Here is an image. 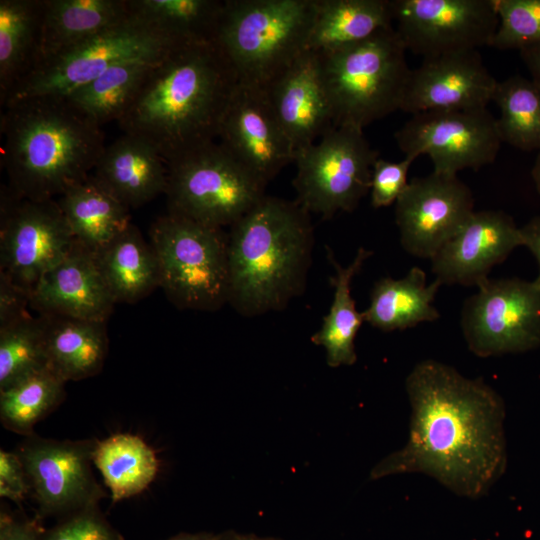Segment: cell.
<instances>
[{"label": "cell", "instance_id": "1", "mask_svg": "<svg viewBox=\"0 0 540 540\" xmlns=\"http://www.w3.org/2000/svg\"><path fill=\"white\" fill-rule=\"evenodd\" d=\"M411 406L406 444L370 472L377 480L421 473L468 499L486 496L505 473L506 409L482 378L434 359L417 363L405 382Z\"/></svg>", "mask_w": 540, "mask_h": 540}, {"label": "cell", "instance_id": "2", "mask_svg": "<svg viewBox=\"0 0 540 540\" xmlns=\"http://www.w3.org/2000/svg\"><path fill=\"white\" fill-rule=\"evenodd\" d=\"M237 83L215 42H184L151 68L117 123L167 163L215 141Z\"/></svg>", "mask_w": 540, "mask_h": 540}, {"label": "cell", "instance_id": "3", "mask_svg": "<svg viewBox=\"0 0 540 540\" xmlns=\"http://www.w3.org/2000/svg\"><path fill=\"white\" fill-rule=\"evenodd\" d=\"M0 128L7 186L31 200L56 199L87 179L105 148L101 126L66 97H34L7 105Z\"/></svg>", "mask_w": 540, "mask_h": 540}, {"label": "cell", "instance_id": "4", "mask_svg": "<svg viewBox=\"0 0 540 540\" xmlns=\"http://www.w3.org/2000/svg\"><path fill=\"white\" fill-rule=\"evenodd\" d=\"M310 213L265 195L230 227L228 303L241 315L284 308L301 294L311 261Z\"/></svg>", "mask_w": 540, "mask_h": 540}, {"label": "cell", "instance_id": "5", "mask_svg": "<svg viewBox=\"0 0 540 540\" xmlns=\"http://www.w3.org/2000/svg\"><path fill=\"white\" fill-rule=\"evenodd\" d=\"M316 0H224L215 44L238 82L267 87L306 50Z\"/></svg>", "mask_w": 540, "mask_h": 540}, {"label": "cell", "instance_id": "6", "mask_svg": "<svg viewBox=\"0 0 540 540\" xmlns=\"http://www.w3.org/2000/svg\"><path fill=\"white\" fill-rule=\"evenodd\" d=\"M393 26L331 51L317 53L335 127L363 130L400 110L411 69Z\"/></svg>", "mask_w": 540, "mask_h": 540}, {"label": "cell", "instance_id": "7", "mask_svg": "<svg viewBox=\"0 0 540 540\" xmlns=\"http://www.w3.org/2000/svg\"><path fill=\"white\" fill-rule=\"evenodd\" d=\"M149 235L160 287L174 305L214 311L228 303V235L223 228L167 212L152 223Z\"/></svg>", "mask_w": 540, "mask_h": 540}, {"label": "cell", "instance_id": "8", "mask_svg": "<svg viewBox=\"0 0 540 540\" xmlns=\"http://www.w3.org/2000/svg\"><path fill=\"white\" fill-rule=\"evenodd\" d=\"M181 43L130 11L122 21L40 63L1 109L34 97H65L115 65L160 59Z\"/></svg>", "mask_w": 540, "mask_h": 540}, {"label": "cell", "instance_id": "9", "mask_svg": "<svg viewBox=\"0 0 540 540\" xmlns=\"http://www.w3.org/2000/svg\"><path fill=\"white\" fill-rule=\"evenodd\" d=\"M167 168L168 212L206 225L231 227L265 196L266 185L215 141Z\"/></svg>", "mask_w": 540, "mask_h": 540}, {"label": "cell", "instance_id": "10", "mask_svg": "<svg viewBox=\"0 0 540 540\" xmlns=\"http://www.w3.org/2000/svg\"><path fill=\"white\" fill-rule=\"evenodd\" d=\"M378 157L363 130L333 127L317 143L295 152V201L323 219L340 211H354L370 191L372 168Z\"/></svg>", "mask_w": 540, "mask_h": 540}, {"label": "cell", "instance_id": "11", "mask_svg": "<svg viewBox=\"0 0 540 540\" xmlns=\"http://www.w3.org/2000/svg\"><path fill=\"white\" fill-rule=\"evenodd\" d=\"M461 310L470 352L482 358L524 353L540 347V281L487 279Z\"/></svg>", "mask_w": 540, "mask_h": 540}, {"label": "cell", "instance_id": "12", "mask_svg": "<svg viewBox=\"0 0 540 540\" xmlns=\"http://www.w3.org/2000/svg\"><path fill=\"white\" fill-rule=\"evenodd\" d=\"M0 200V273L30 293L76 240L56 199H27L5 186Z\"/></svg>", "mask_w": 540, "mask_h": 540}, {"label": "cell", "instance_id": "13", "mask_svg": "<svg viewBox=\"0 0 540 540\" xmlns=\"http://www.w3.org/2000/svg\"><path fill=\"white\" fill-rule=\"evenodd\" d=\"M395 140L405 156L427 155L434 172L451 175L491 164L502 143L496 118L487 107L412 114Z\"/></svg>", "mask_w": 540, "mask_h": 540}, {"label": "cell", "instance_id": "14", "mask_svg": "<svg viewBox=\"0 0 540 540\" xmlns=\"http://www.w3.org/2000/svg\"><path fill=\"white\" fill-rule=\"evenodd\" d=\"M96 439L56 440L35 433L16 449L25 468L38 517H67L98 506L106 492L91 465Z\"/></svg>", "mask_w": 540, "mask_h": 540}, {"label": "cell", "instance_id": "15", "mask_svg": "<svg viewBox=\"0 0 540 540\" xmlns=\"http://www.w3.org/2000/svg\"><path fill=\"white\" fill-rule=\"evenodd\" d=\"M393 27L423 59L491 46L499 27L495 0H391Z\"/></svg>", "mask_w": 540, "mask_h": 540}, {"label": "cell", "instance_id": "16", "mask_svg": "<svg viewBox=\"0 0 540 540\" xmlns=\"http://www.w3.org/2000/svg\"><path fill=\"white\" fill-rule=\"evenodd\" d=\"M473 212V193L457 175L412 178L395 203L400 243L408 254L431 259Z\"/></svg>", "mask_w": 540, "mask_h": 540}, {"label": "cell", "instance_id": "17", "mask_svg": "<svg viewBox=\"0 0 540 540\" xmlns=\"http://www.w3.org/2000/svg\"><path fill=\"white\" fill-rule=\"evenodd\" d=\"M218 139L241 164L267 185L294 162L295 150L264 88L238 82L221 119Z\"/></svg>", "mask_w": 540, "mask_h": 540}, {"label": "cell", "instance_id": "18", "mask_svg": "<svg viewBox=\"0 0 540 540\" xmlns=\"http://www.w3.org/2000/svg\"><path fill=\"white\" fill-rule=\"evenodd\" d=\"M497 83L478 50L425 58L410 71L400 110L415 114L486 108Z\"/></svg>", "mask_w": 540, "mask_h": 540}, {"label": "cell", "instance_id": "19", "mask_svg": "<svg viewBox=\"0 0 540 540\" xmlns=\"http://www.w3.org/2000/svg\"><path fill=\"white\" fill-rule=\"evenodd\" d=\"M523 246L520 228L501 210L474 211L459 232L430 259L441 285L476 286L492 268Z\"/></svg>", "mask_w": 540, "mask_h": 540}, {"label": "cell", "instance_id": "20", "mask_svg": "<svg viewBox=\"0 0 540 540\" xmlns=\"http://www.w3.org/2000/svg\"><path fill=\"white\" fill-rule=\"evenodd\" d=\"M264 89L295 152L335 127L317 53L305 50Z\"/></svg>", "mask_w": 540, "mask_h": 540}, {"label": "cell", "instance_id": "21", "mask_svg": "<svg viewBox=\"0 0 540 540\" xmlns=\"http://www.w3.org/2000/svg\"><path fill=\"white\" fill-rule=\"evenodd\" d=\"M115 303L94 254L77 242L30 291V307L42 315L106 322Z\"/></svg>", "mask_w": 540, "mask_h": 540}, {"label": "cell", "instance_id": "22", "mask_svg": "<svg viewBox=\"0 0 540 540\" xmlns=\"http://www.w3.org/2000/svg\"><path fill=\"white\" fill-rule=\"evenodd\" d=\"M91 175L129 209L165 194L168 182L167 163L158 150L126 133L105 146Z\"/></svg>", "mask_w": 540, "mask_h": 540}, {"label": "cell", "instance_id": "23", "mask_svg": "<svg viewBox=\"0 0 540 540\" xmlns=\"http://www.w3.org/2000/svg\"><path fill=\"white\" fill-rule=\"evenodd\" d=\"M129 14L128 0H44L37 66Z\"/></svg>", "mask_w": 540, "mask_h": 540}, {"label": "cell", "instance_id": "24", "mask_svg": "<svg viewBox=\"0 0 540 540\" xmlns=\"http://www.w3.org/2000/svg\"><path fill=\"white\" fill-rule=\"evenodd\" d=\"M440 286L435 279L428 284L425 271L418 266L400 279L383 277L372 288L369 306L362 312L364 322L384 332L433 322L440 318L433 305Z\"/></svg>", "mask_w": 540, "mask_h": 540}, {"label": "cell", "instance_id": "25", "mask_svg": "<svg viewBox=\"0 0 540 540\" xmlns=\"http://www.w3.org/2000/svg\"><path fill=\"white\" fill-rule=\"evenodd\" d=\"M56 201L76 242L93 254L131 224L130 209L92 175L70 186Z\"/></svg>", "mask_w": 540, "mask_h": 540}, {"label": "cell", "instance_id": "26", "mask_svg": "<svg viewBox=\"0 0 540 540\" xmlns=\"http://www.w3.org/2000/svg\"><path fill=\"white\" fill-rule=\"evenodd\" d=\"M47 317L48 367L65 382L98 374L108 353L105 321Z\"/></svg>", "mask_w": 540, "mask_h": 540}, {"label": "cell", "instance_id": "27", "mask_svg": "<svg viewBox=\"0 0 540 540\" xmlns=\"http://www.w3.org/2000/svg\"><path fill=\"white\" fill-rule=\"evenodd\" d=\"M94 256L116 303H135L160 287L155 251L132 224Z\"/></svg>", "mask_w": 540, "mask_h": 540}, {"label": "cell", "instance_id": "28", "mask_svg": "<svg viewBox=\"0 0 540 540\" xmlns=\"http://www.w3.org/2000/svg\"><path fill=\"white\" fill-rule=\"evenodd\" d=\"M44 0L0 1V104L39 61Z\"/></svg>", "mask_w": 540, "mask_h": 540}, {"label": "cell", "instance_id": "29", "mask_svg": "<svg viewBox=\"0 0 540 540\" xmlns=\"http://www.w3.org/2000/svg\"><path fill=\"white\" fill-rule=\"evenodd\" d=\"M393 26L391 0H316L306 50L322 53Z\"/></svg>", "mask_w": 540, "mask_h": 540}, {"label": "cell", "instance_id": "30", "mask_svg": "<svg viewBox=\"0 0 540 540\" xmlns=\"http://www.w3.org/2000/svg\"><path fill=\"white\" fill-rule=\"evenodd\" d=\"M372 254V251L360 247L353 261L344 267L328 250V258L335 268V275L330 277L334 295L329 312L311 341L325 349L326 361L330 367L350 366L357 360L355 338L364 318L362 312L356 309L351 295V283Z\"/></svg>", "mask_w": 540, "mask_h": 540}, {"label": "cell", "instance_id": "31", "mask_svg": "<svg viewBox=\"0 0 540 540\" xmlns=\"http://www.w3.org/2000/svg\"><path fill=\"white\" fill-rule=\"evenodd\" d=\"M93 464L110 490L113 503L142 493L156 478L160 461L140 436L117 433L97 440Z\"/></svg>", "mask_w": 540, "mask_h": 540}, {"label": "cell", "instance_id": "32", "mask_svg": "<svg viewBox=\"0 0 540 540\" xmlns=\"http://www.w3.org/2000/svg\"><path fill=\"white\" fill-rule=\"evenodd\" d=\"M160 59L132 60L115 65L65 97L101 127L110 121L118 122L146 75Z\"/></svg>", "mask_w": 540, "mask_h": 540}, {"label": "cell", "instance_id": "33", "mask_svg": "<svg viewBox=\"0 0 540 540\" xmlns=\"http://www.w3.org/2000/svg\"><path fill=\"white\" fill-rule=\"evenodd\" d=\"M220 0H128L130 11L183 42H214Z\"/></svg>", "mask_w": 540, "mask_h": 540}, {"label": "cell", "instance_id": "34", "mask_svg": "<svg viewBox=\"0 0 540 540\" xmlns=\"http://www.w3.org/2000/svg\"><path fill=\"white\" fill-rule=\"evenodd\" d=\"M65 381L49 367L0 390V421L24 437L57 408L65 397Z\"/></svg>", "mask_w": 540, "mask_h": 540}, {"label": "cell", "instance_id": "35", "mask_svg": "<svg viewBox=\"0 0 540 540\" xmlns=\"http://www.w3.org/2000/svg\"><path fill=\"white\" fill-rule=\"evenodd\" d=\"M499 108L496 124L502 143L522 151L540 149V88L513 75L498 81L493 99Z\"/></svg>", "mask_w": 540, "mask_h": 540}, {"label": "cell", "instance_id": "36", "mask_svg": "<svg viewBox=\"0 0 540 540\" xmlns=\"http://www.w3.org/2000/svg\"><path fill=\"white\" fill-rule=\"evenodd\" d=\"M47 317H22L0 326V390L48 368Z\"/></svg>", "mask_w": 540, "mask_h": 540}, {"label": "cell", "instance_id": "37", "mask_svg": "<svg viewBox=\"0 0 540 540\" xmlns=\"http://www.w3.org/2000/svg\"><path fill=\"white\" fill-rule=\"evenodd\" d=\"M499 27L492 47L518 49L540 42V0H495Z\"/></svg>", "mask_w": 540, "mask_h": 540}, {"label": "cell", "instance_id": "38", "mask_svg": "<svg viewBox=\"0 0 540 540\" xmlns=\"http://www.w3.org/2000/svg\"><path fill=\"white\" fill-rule=\"evenodd\" d=\"M40 540H124L120 532L104 517L98 506L64 517Z\"/></svg>", "mask_w": 540, "mask_h": 540}, {"label": "cell", "instance_id": "39", "mask_svg": "<svg viewBox=\"0 0 540 540\" xmlns=\"http://www.w3.org/2000/svg\"><path fill=\"white\" fill-rule=\"evenodd\" d=\"M415 159L405 156L399 162H391L378 157L373 164L371 175V205L382 208L396 203L409 181L408 171Z\"/></svg>", "mask_w": 540, "mask_h": 540}, {"label": "cell", "instance_id": "40", "mask_svg": "<svg viewBox=\"0 0 540 540\" xmlns=\"http://www.w3.org/2000/svg\"><path fill=\"white\" fill-rule=\"evenodd\" d=\"M31 493L23 463L16 452L0 450V496L20 505Z\"/></svg>", "mask_w": 540, "mask_h": 540}, {"label": "cell", "instance_id": "41", "mask_svg": "<svg viewBox=\"0 0 540 540\" xmlns=\"http://www.w3.org/2000/svg\"><path fill=\"white\" fill-rule=\"evenodd\" d=\"M30 293L0 273V326L28 313Z\"/></svg>", "mask_w": 540, "mask_h": 540}, {"label": "cell", "instance_id": "42", "mask_svg": "<svg viewBox=\"0 0 540 540\" xmlns=\"http://www.w3.org/2000/svg\"><path fill=\"white\" fill-rule=\"evenodd\" d=\"M43 531L39 517L29 519L1 510L0 540H40Z\"/></svg>", "mask_w": 540, "mask_h": 540}, {"label": "cell", "instance_id": "43", "mask_svg": "<svg viewBox=\"0 0 540 540\" xmlns=\"http://www.w3.org/2000/svg\"><path fill=\"white\" fill-rule=\"evenodd\" d=\"M523 246L528 248L535 257L539 275L537 279L540 281V215L530 219L524 226L520 227Z\"/></svg>", "mask_w": 540, "mask_h": 540}, {"label": "cell", "instance_id": "44", "mask_svg": "<svg viewBox=\"0 0 540 540\" xmlns=\"http://www.w3.org/2000/svg\"><path fill=\"white\" fill-rule=\"evenodd\" d=\"M519 52L531 75V80L540 88V42L526 45Z\"/></svg>", "mask_w": 540, "mask_h": 540}, {"label": "cell", "instance_id": "45", "mask_svg": "<svg viewBox=\"0 0 540 540\" xmlns=\"http://www.w3.org/2000/svg\"><path fill=\"white\" fill-rule=\"evenodd\" d=\"M167 540H222V533L215 534L211 532H197V533H179L170 537Z\"/></svg>", "mask_w": 540, "mask_h": 540}, {"label": "cell", "instance_id": "46", "mask_svg": "<svg viewBox=\"0 0 540 540\" xmlns=\"http://www.w3.org/2000/svg\"><path fill=\"white\" fill-rule=\"evenodd\" d=\"M230 540H280L274 537H260L255 534H241L230 531Z\"/></svg>", "mask_w": 540, "mask_h": 540}, {"label": "cell", "instance_id": "47", "mask_svg": "<svg viewBox=\"0 0 540 540\" xmlns=\"http://www.w3.org/2000/svg\"><path fill=\"white\" fill-rule=\"evenodd\" d=\"M531 175H532L536 190L540 194V149L538 150L537 157L532 167Z\"/></svg>", "mask_w": 540, "mask_h": 540}, {"label": "cell", "instance_id": "48", "mask_svg": "<svg viewBox=\"0 0 540 540\" xmlns=\"http://www.w3.org/2000/svg\"><path fill=\"white\" fill-rule=\"evenodd\" d=\"M222 540H230V531L222 533Z\"/></svg>", "mask_w": 540, "mask_h": 540}]
</instances>
